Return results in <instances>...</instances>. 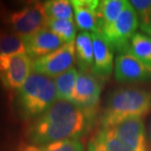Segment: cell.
Listing matches in <instances>:
<instances>
[{
  "label": "cell",
  "instance_id": "cell-13",
  "mask_svg": "<svg viewBox=\"0 0 151 151\" xmlns=\"http://www.w3.org/2000/svg\"><path fill=\"white\" fill-rule=\"evenodd\" d=\"M75 14L76 26L81 31L99 32L97 23V0H72L70 1Z\"/></svg>",
  "mask_w": 151,
  "mask_h": 151
},
{
  "label": "cell",
  "instance_id": "cell-18",
  "mask_svg": "<svg viewBox=\"0 0 151 151\" xmlns=\"http://www.w3.org/2000/svg\"><path fill=\"white\" fill-rule=\"evenodd\" d=\"M126 53L151 65V37L144 33L137 32L131 39Z\"/></svg>",
  "mask_w": 151,
  "mask_h": 151
},
{
  "label": "cell",
  "instance_id": "cell-25",
  "mask_svg": "<svg viewBox=\"0 0 151 151\" xmlns=\"http://www.w3.org/2000/svg\"><path fill=\"white\" fill-rule=\"evenodd\" d=\"M150 140L151 143V124H150Z\"/></svg>",
  "mask_w": 151,
  "mask_h": 151
},
{
  "label": "cell",
  "instance_id": "cell-26",
  "mask_svg": "<svg viewBox=\"0 0 151 151\" xmlns=\"http://www.w3.org/2000/svg\"><path fill=\"white\" fill-rule=\"evenodd\" d=\"M0 55H1V51H0Z\"/></svg>",
  "mask_w": 151,
  "mask_h": 151
},
{
  "label": "cell",
  "instance_id": "cell-1",
  "mask_svg": "<svg viewBox=\"0 0 151 151\" xmlns=\"http://www.w3.org/2000/svg\"><path fill=\"white\" fill-rule=\"evenodd\" d=\"M94 117L95 112L85 111L69 101L56 100L30 124L28 137L35 145L78 139L91 128Z\"/></svg>",
  "mask_w": 151,
  "mask_h": 151
},
{
  "label": "cell",
  "instance_id": "cell-4",
  "mask_svg": "<svg viewBox=\"0 0 151 151\" xmlns=\"http://www.w3.org/2000/svg\"><path fill=\"white\" fill-rule=\"evenodd\" d=\"M139 27V21L137 12L130 1H127L115 24L103 37L113 50L119 54H124L127 52L130 40L137 33L136 30Z\"/></svg>",
  "mask_w": 151,
  "mask_h": 151
},
{
  "label": "cell",
  "instance_id": "cell-8",
  "mask_svg": "<svg viewBox=\"0 0 151 151\" xmlns=\"http://www.w3.org/2000/svg\"><path fill=\"white\" fill-rule=\"evenodd\" d=\"M108 129L132 151H148L145 127L142 118L127 119Z\"/></svg>",
  "mask_w": 151,
  "mask_h": 151
},
{
  "label": "cell",
  "instance_id": "cell-24",
  "mask_svg": "<svg viewBox=\"0 0 151 151\" xmlns=\"http://www.w3.org/2000/svg\"><path fill=\"white\" fill-rule=\"evenodd\" d=\"M3 12H4V4H3V3L0 2V15L3 14Z\"/></svg>",
  "mask_w": 151,
  "mask_h": 151
},
{
  "label": "cell",
  "instance_id": "cell-20",
  "mask_svg": "<svg viewBox=\"0 0 151 151\" xmlns=\"http://www.w3.org/2000/svg\"><path fill=\"white\" fill-rule=\"evenodd\" d=\"M44 10L49 19L73 20V8L68 0H50L43 4Z\"/></svg>",
  "mask_w": 151,
  "mask_h": 151
},
{
  "label": "cell",
  "instance_id": "cell-22",
  "mask_svg": "<svg viewBox=\"0 0 151 151\" xmlns=\"http://www.w3.org/2000/svg\"><path fill=\"white\" fill-rule=\"evenodd\" d=\"M130 3L137 12L141 30L151 37V0H132Z\"/></svg>",
  "mask_w": 151,
  "mask_h": 151
},
{
  "label": "cell",
  "instance_id": "cell-9",
  "mask_svg": "<svg viewBox=\"0 0 151 151\" xmlns=\"http://www.w3.org/2000/svg\"><path fill=\"white\" fill-rule=\"evenodd\" d=\"M115 77L120 82L150 81L151 65L129 53L119 54L115 60Z\"/></svg>",
  "mask_w": 151,
  "mask_h": 151
},
{
  "label": "cell",
  "instance_id": "cell-5",
  "mask_svg": "<svg viewBox=\"0 0 151 151\" xmlns=\"http://www.w3.org/2000/svg\"><path fill=\"white\" fill-rule=\"evenodd\" d=\"M47 17L40 2L28 4L20 9L14 11L6 17V21L11 29L20 37L35 33L45 27Z\"/></svg>",
  "mask_w": 151,
  "mask_h": 151
},
{
  "label": "cell",
  "instance_id": "cell-23",
  "mask_svg": "<svg viewBox=\"0 0 151 151\" xmlns=\"http://www.w3.org/2000/svg\"><path fill=\"white\" fill-rule=\"evenodd\" d=\"M34 151H84V145L79 139H65L42 145H33Z\"/></svg>",
  "mask_w": 151,
  "mask_h": 151
},
{
  "label": "cell",
  "instance_id": "cell-14",
  "mask_svg": "<svg viewBox=\"0 0 151 151\" xmlns=\"http://www.w3.org/2000/svg\"><path fill=\"white\" fill-rule=\"evenodd\" d=\"M126 0L99 1L97 8V23L99 32L105 35L111 29L126 5Z\"/></svg>",
  "mask_w": 151,
  "mask_h": 151
},
{
  "label": "cell",
  "instance_id": "cell-21",
  "mask_svg": "<svg viewBox=\"0 0 151 151\" xmlns=\"http://www.w3.org/2000/svg\"><path fill=\"white\" fill-rule=\"evenodd\" d=\"M0 51L5 55L25 53L22 38L15 33L0 29Z\"/></svg>",
  "mask_w": 151,
  "mask_h": 151
},
{
  "label": "cell",
  "instance_id": "cell-16",
  "mask_svg": "<svg viewBox=\"0 0 151 151\" xmlns=\"http://www.w3.org/2000/svg\"><path fill=\"white\" fill-rule=\"evenodd\" d=\"M87 151H132L108 129H102L91 139Z\"/></svg>",
  "mask_w": 151,
  "mask_h": 151
},
{
  "label": "cell",
  "instance_id": "cell-2",
  "mask_svg": "<svg viewBox=\"0 0 151 151\" xmlns=\"http://www.w3.org/2000/svg\"><path fill=\"white\" fill-rule=\"evenodd\" d=\"M151 111V91L125 87L113 92L107 99L100 123L103 129L133 118H143Z\"/></svg>",
  "mask_w": 151,
  "mask_h": 151
},
{
  "label": "cell",
  "instance_id": "cell-7",
  "mask_svg": "<svg viewBox=\"0 0 151 151\" xmlns=\"http://www.w3.org/2000/svg\"><path fill=\"white\" fill-rule=\"evenodd\" d=\"M101 92L102 85L99 78L91 72L81 71L78 74L70 102L85 111L95 112Z\"/></svg>",
  "mask_w": 151,
  "mask_h": 151
},
{
  "label": "cell",
  "instance_id": "cell-11",
  "mask_svg": "<svg viewBox=\"0 0 151 151\" xmlns=\"http://www.w3.org/2000/svg\"><path fill=\"white\" fill-rule=\"evenodd\" d=\"M21 38L26 55L35 60L53 52L65 44L46 27Z\"/></svg>",
  "mask_w": 151,
  "mask_h": 151
},
{
  "label": "cell",
  "instance_id": "cell-3",
  "mask_svg": "<svg viewBox=\"0 0 151 151\" xmlns=\"http://www.w3.org/2000/svg\"><path fill=\"white\" fill-rule=\"evenodd\" d=\"M56 99L54 80L35 71L17 92V105L24 119H37Z\"/></svg>",
  "mask_w": 151,
  "mask_h": 151
},
{
  "label": "cell",
  "instance_id": "cell-10",
  "mask_svg": "<svg viewBox=\"0 0 151 151\" xmlns=\"http://www.w3.org/2000/svg\"><path fill=\"white\" fill-rule=\"evenodd\" d=\"M32 70L33 60L26 53L13 55L5 69L0 72V81L7 89H19Z\"/></svg>",
  "mask_w": 151,
  "mask_h": 151
},
{
  "label": "cell",
  "instance_id": "cell-17",
  "mask_svg": "<svg viewBox=\"0 0 151 151\" xmlns=\"http://www.w3.org/2000/svg\"><path fill=\"white\" fill-rule=\"evenodd\" d=\"M78 74L79 72L77 70L75 67H72L55 78L54 82L56 88L57 100L70 102Z\"/></svg>",
  "mask_w": 151,
  "mask_h": 151
},
{
  "label": "cell",
  "instance_id": "cell-15",
  "mask_svg": "<svg viewBox=\"0 0 151 151\" xmlns=\"http://www.w3.org/2000/svg\"><path fill=\"white\" fill-rule=\"evenodd\" d=\"M76 60L81 71L91 72L94 64L92 34L81 31L75 41Z\"/></svg>",
  "mask_w": 151,
  "mask_h": 151
},
{
  "label": "cell",
  "instance_id": "cell-19",
  "mask_svg": "<svg viewBox=\"0 0 151 151\" xmlns=\"http://www.w3.org/2000/svg\"><path fill=\"white\" fill-rule=\"evenodd\" d=\"M45 27L56 35L65 44L75 42L76 28L74 20L47 18Z\"/></svg>",
  "mask_w": 151,
  "mask_h": 151
},
{
  "label": "cell",
  "instance_id": "cell-12",
  "mask_svg": "<svg viewBox=\"0 0 151 151\" xmlns=\"http://www.w3.org/2000/svg\"><path fill=\"white\" fill-rule=\"evenodd\" d=\"M94 64L92 73L99 79L107 78L113 68V50L100 32L91 33Z\"/></svg>",
  "mask_w": 151,
  "mask_h": 151
},
{
  "label": "cell",
  "instance_id": "cell-6",
  "mask_svg": "<svg viewBox=\"0 0 151 151\" xmlns=\"http://www.w3.org/2000/svg\"><path fill=\"white\" fill-rule=\"evenodd\" d=\"M76 60L74 43L64 44L50 54L33 60V70L48 77H56L73 67Z\"/></svg>",
  "mask_w": 151,
  "mask_h": 151
}]
</instances>
